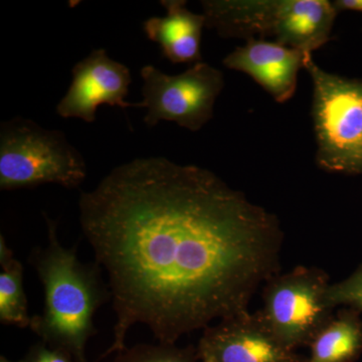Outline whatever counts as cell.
Listing matches in <instances>:
<instances>
[{"mask_svg":"<svg viewBox=\"0 0 362 362\" xmlns=\"http://www.w3.org/2000/svg\"><path fill=\"white\" fill-rule=\"evenodd\" d=\"M303 362H356L362 354L361 313L342 309L317 333Z\"/></svg>","mask_w":362,"mask_h":362,"instance_id":"obj_12","label":"cell"},{"mask_svg":"<svg viewBox=\"0 0 362 362\" xmlns=\"http://www.w3.org/2000/svg\"><path fill=\"white\" fill-rule=\"evenodd\" d=\"M0 362H14V361H9V359L7 358V357L1 356H0ZM16 362H20V361H16Z\"/></svg>","mask_w":362,"mask_h":362,"instance_id":"obj_19","label":"cell"},{"mask_svg":"<svg viewBox=\"0 0 362 362\" xmlns=\"http://www.w3.org/2000/svg\"><path fill=\"white\" fill-rule=\"evenodd\" d=\"M199 352L194 345L139 343L118 352L111 362H199Z\"/></svg>","mask_w":362,"mask_h":362,"instance_id":"obj_14","label":"cell"},{"mask_svg":"<svg viewBox=\"0 0 362 362\" xmlns=\"http://www.w3.org/2000/svg\"><path fill=\"white\" fill-rule=\"evenodd\" d=\"M332 4L337 13L345 11L362 13V0H335Z\"/></svg>","mask_w":362,"mask_h":362,"instance_id":"obj_17","label":"cell"},{"mask_svg":"<svg viewBox=\"0 0 362 362\" xmlns=\"http://www.w3.org/2000/svg\"><path fill=\"white\" fill-rule=\"evenodd\" d=\"M327 303L332 308L344 305L362 312V263L349 278L330 284L326 295Z\"/></svg>","mask_w":362,"mask_h":362,"instance_id":"obj_15","label":"cell"},{"mask_svg":"<svg viewBox=\"0 0 362 362\" xmlns=\"http://www.w3.org/2000/svg\"><path fill=\"white\" fill-rule=\"evenodd\" d=\"M0 322L16 327H30L28 299L23 288V266L14 258L13 250L0 235Z\"/></svg>","mask_w":362,"mask_h":362,"instance_id":"obj_13","label":"cell"},{"mask_svg":"<svg viewBox=\"0 0 362 362\" xmlns=\"http://www.w3.org/2000/svg\"><path fill=\"white\" fill-rule=\"evenodd\" d=\"M143 80L141 108L144 122L154 127L171 121L197 132L213 119L214 104L225 87L223 74L199 62L180 75H168L152 65L140 71Z\"/></svg>","mask_w":362,"mask_h":362,"instance_id":"obj_7","label":"cell"},{"mask_svg":"<svg viewBox=\"0 0 362 362\" xmlns=\"http://www.w3.org/2000/svg\"><path fill=\"white\" fill-rule=\"evenodd\" d=\"M206 26L221 37L256 35L312 54L330 40L337 11L328 0H204Z\"/></svg>","mask_w":362,"mask_h":362,"instance_id":"obj_3","label":"cell"},{"mask_svg":"<svg viewBox=\"0 0 362 362\" xmlns=\"http://www.w3.org/2000/svg\"><path fill=\"white\" fill-rule=\"evenodd\" d=\"M87 177L84 157L62 131L45 129L30 119L0 126V188L14 190L56 183L75 189Z\"/></svg>","mask_w":362,"mask_h":362,"instance_id":"obj_4","label":"cell"},{"mask_svg":"<svg viewBox=\"0 0 362 362\" xmlns=\"http://www.w3.org/2000/svg\"><path fill=\"white\" fill-rule=\"evenodd\" d=\"M309 54L271 40H247L223 59L230 70L247 74L278 103L289 101L297 89L298 73Z\"/></svg>","mask_w":362,"mask_h":362,"instance_id":"obj_10","label":"cell"},{"mask_svg":"<svg viewBox=\"0 0 362 362\" xmlns=\"http://www.w3.org/2000/svg\"><path fill=\"white\" fill-rule=\"evenodd\" d=\"M80 225L106 272L114 339L99 361L125 349L128 331L158 343L249 312L280 274L277 216L213 171L146 157L112 169L78 197Z\"/></svg>","mask_w":362,"mask_h":362,"instance_id":"obj_1","label":"cell"},{"mask_svg":"<svg viewBox=\"0 0 362 362\" xmlns=\"http://www.w3.org/2000/svg\"><path fill=\"white\" fill-rule=\"evenodd\" d=\"M160 4L168 16L145 21L143 28L147 37L160 45L162 54L171 63L194 65L202 62L201 44L206 16L188 11L183 0H161Z\"/></svg>","mask_w":362,"mask_h":362,"instance_id":"obj_11","label":"cell"},{"mask_svg":"<svg viewBox=\"0 0 362 362\" xmlns=\"http://www.w3.org/2000/svg\"><path fill=\"white\" fill-rule=\"evenodd\" d=\"M214 362H303L304 357L272 331L259 311L246 312L206 328L197 346Z\"/></svg>","mask_w":362,"mask_h":362,"instance_id":"obj_8","label":"cell"},{"mask_svg":"<svg viewBox=\"0 0 362 362\" xmlns=\"http://www.w3.org/2000/svg\"><path fill=\"white\" fill-rule=\"evenodd\" d=\"M329 286V277L321 269L296 267L266 283L259 312L274 334L296 351L309 346L334 316L326 299Z\"/></svg>","mask_w":362,"mask_h":362,"instance_id":"obj_6","label":"cell"},{"mask_svg":"<svg viewBox=\"0 0 362 362\" xmlns=\"http://www.w3.org/2000/svg\"><path fill=\"white\" fill-rule=\"evenodd\" d=\"M199 358H201V362H214L213 359L209 358V357L206 356H202L199 357Z\"/></svg>","mask_w":362,"mask_h":362,"instance_id":"obj_18","label":"cell"},{"mask_svg":"<svg viewBox=\"0 0 362 362\" xmlns=\"http://www.w3.org/2000/svg\"><path fill=\"white\" fill-rule=\"evenodd\" d=\"M20 362H76L75 359L62 350L51 349L45 343H35Z\"/></svg>","mask_w":362,"mask_h":362,"instance_id":"obj_16","label":"cell"},{"mask_svg":"<svg viewBox=\"0 0 362 362\" xmlns=\"http://www.w3.org/2000/svg\"><path fill=\"white\" fill-rule=\"evenodd\" d=\"M44 218L49 244L35 247L28 258L44 288V309L32 316L28 328L51 349L66 352L76 362H88L86 346L97 333L94 316L111 299L110 290L101 267L81 262L78 247H64L56 221L45 214Z\"/></svg>","mask_w":362,"mask_h":362,"instance_id":"obj_2","label":"cell"},{"mask_svg":"<svg viewBox=\"0 0 362 362\" xmlns=\"http://www.w3.org/2000/svg\"><path fill=\"white\" fill-rule=\"evenodd\" d=\"M304 69L313 83L317 165L328 173L362 175V80L324 71L312 54Z\"/></svg>","mask_w":362,"mask_h":362,"instance_id":"obj_5","label":"cell"},{"mask_svg":"<svg viewBox=\"0 0 362 362\" xmlns=\"http://www.w3.org/2000/svg\"><path fill=\"white\" fill-rule=\"evenodd\" d=\"M73 81L68 92L57 105L62 118H78L87 123L96 120L98 107L110 105L122 110L141 103H129L125 98L132 82L129 68L114 61L103 49H94L74 66Z\"/></svg>","mask_w":362,"mask_h":362,"instance_id":"obj_9","label":"cell"}]
</instances>
